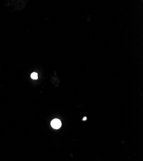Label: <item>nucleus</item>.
Here are the masks:
<instances>
[{
	"mask_svg": "<svg viewBox=\"0 0 143 161\" xmlns=\"http://www.w3.org/2000/svg\"><path fill=\"white\" fill-rule=\"evenodd\" d=\"M51 125L53 128L58 130L61 127V126H62V123H61V121L59 120V119H55L51 121Z\"/></svg>",
	"mask_w": 143,
	"mask_h": 161,
	"instance_id": "obj_1",
	"label": "nucleus"
},
{
	"mask_svg": "<svg viewBox=\"0 0 143 161\" xmlns=\"http://www.w3.org/2000/svg\"><path fill=\"white\" fill-rule=\"evenodd\" d=\"M31 77H32L33 79H37V78H38V75H37V73H35V72L32 73L31 74Z\"/></svg>",
	"mask_w": 143,
	"mask_h": 161,
	"instance_id": "obj_2",
	"label": "nucleus"
},
{
	"mask_svg": "<svg viewBox=\"0 0 143 161\" xmlns=\"http://www.w3.org/2000/svg\"><path fill=\"white\" fill-rule=\"evenodd\" d=\"M86 119H87V117H84L83 119V121H85V120H86Z\"/></svg>",
	"mask_w": 143,
	"mask_h": 161,
	"instance_id": "obj_3",
	"label": "nucleus"
}]
</instances>
